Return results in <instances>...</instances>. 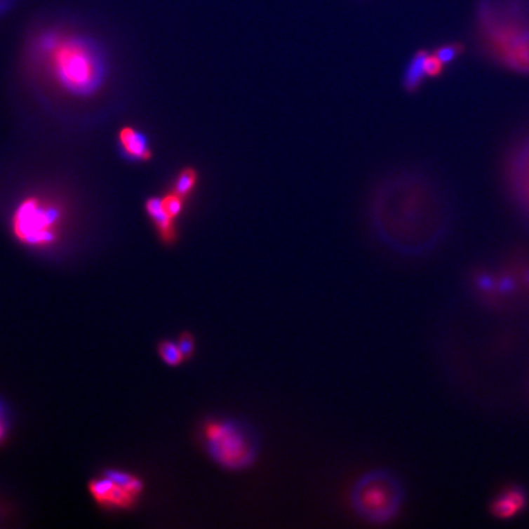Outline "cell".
Wrapping results in <instances>:
<instances>
[{"instance_id": "cell-1", "label": "cell", "mask_w": 529, "mask_h": 529, "mask_svg": "<svg viewBox=\"0 0 529 529\" xmlns=\"http://www.w3.org/2000/svg\"><path fill=\"white\" fill-rule=\"evenodd\" d=\"M381 184L370 203L371 225L381 243L403 255L433 249L450 225L443 195L427 179L402 174Z\"/></svg>"}, {"instance_id": "cell-2", "label": "cell", "mask_w": 529, "mask_h": 529, "mask_svg": "<svg viewBox=\"0 0 529 529\" xmlns=\"http://www.w3.org/2000/svg\"><path fill=\"white\" fill-rule=\"evenodd\" d=\"M476 29L493 60L529 74V0H479Z\"/></svg>"}, {"instance_id": "cell-3", "label": "cell", "mask_w": 529, "mask_h": 529, "mask_svg": "<svg viewBox=\"0 0 529 529\" xmlns=\"http://www.w3.org/2000/svg\"><path fill=\"white\" fill-rule=\"evenodd\" d=\"M41 54L49 77L67 95L88 98L100 91L106 69L87 44L49 34L41 41Z\"/></svg>"}, {"instance_id": "cell-4", "label": "cell", "mask_w": 529, "mask_h": 529, "mask_svg": "<svg viewBox=\"0 0 529 529\" xmlns=\"http://www.w3.org/2000/svg\"><path fill=\"white\" fill-rule=\"evenodd\" d=\"M202 434L208 456L226 471H246L260 455V433L246 420L213 419L205 424Z\"/></svg>"}, {"instance_id": "cell-5", "label": "cell", "mask_w": 529, "mask_h": 529, "mask_svg": "<svg viewBox=\"0 0 529 529\" xmlns=\"http://www.w3.org/2000/svg\"><path fill=\"white\" fill-rule=\"evenodd\" d=\"M349 499L353 510L361 518L373 525H384L399 515L406 490L394 471L376 468L356 479Z\"/></svg>"}, {"instance_id": "cell-6", "label": "cell", "mask_w": 529, "mask_h": 529, "mask_svg": "<svg viewBox=\"0 0 529 529\" xmlns=\"http://www.w3.org/2000/svg\"><path fill=\"white\" fill-rule=\"evenodd\" d=\"M64 217L63 207L58 202L29 196L13 213L11 232L22 246L47 249L58 243Z\"/></svg>"}, {"instance_id": "cell-7", "label": "cell", "mask_w": 529, "mask_h": 529, "mask_svg": "<svg viewBox=\"0 0 529 529\" xmlns=\"http://www.w3.org/2000/svg\"><path fill=\"white\" fill-rule=\"evenodd\" d=\"M88 491L98 505L108 510H129L144 491L139 476L121 469H108L88 483Z\"/></svg>"}, {"instance_id": "cell-8", "label": "cell", "mask_w": 529, "mask_h": 529, "mask_svg": "<svg viewBox=\"0 0 529 529\" xmlns=\"http://www.w3.org/2000/svg\"><path fill=\"white\" fill-rule=\"evenodd\" d=\"M505 180L512 199L529 215V135L521 140L507 156Z\"/></svg>"}, {"instance_id": "cell-9", "label": "cell", "mask_w": 529, "mask_h": 529, "mask_svg": "<svg viewBox=\"0 0 529 529\" xmlns=\"http://www.w3.org/2000/svg\"><path fill=\"white\" fill-rule=\"evenodd\" d=\"M145 210L147 212L151 221L154 222L159 238L164 246H174L178 241V229L175 220L169 216L162 207V201L159 196L147 199L145 203Z\"/></svg>"}, {"instance_id": "cell-10", "label": "cell", "mask_w": 529, "mask_h": 529, "mask_svg": "<svg viewBox=\"0 0 529 529\" xmlns=\"http://www.w3.org/2000/svg\"><path fill=\"white\" fill-rule=\"evenodd\" d=\"M119 144L123 152L135 161L147 162L152 159L149 140L141 131L133 126L121 128L119 131Z\"/></svg>"}, {"instance_id": "cell-11", "label": "cell", "mask_w": 529, "mask_h": 529, "mask_svg": "<svg viewBox=\"0 0 529 529\" xmlns=\"http://www.w3.org/2000/svg\"><path fill=\"white\" fill-rule=\"evenodd\" d=\"M525 505V495L517 488L502 491L491 504V512L499 518H510L518 514Z\"/></svg>"}, {"instance_id": "cell-12", "label": "cell", "mask_w": 529, "mask_h": 529, "mask_svg": "<svg viewBox=\"0 0 529 529\" xmlns=\"http://www.w3.org/2000/svg\"><path fill=\"white\" fill-rule=\"evenodd\" d=\"M428 49H419L409 60L402 80L404 91L415 93L423 85L424 80L427 79L425 59L428 57Z\"/></svg>"}, {"instance_id": "cell-13", "label": "cell", "mask_w": 529, "mask_h": 529, "mask_svg": "<svg viewBox=\"0 0 529 529\" xmlns=\"http://www.w3.org/2000/svg\"><path fill=\"white\" fill-rule=\"evenodd\" d=\"M198 170L193 167H185L179 172L177 178L174 180L172 192L178 194L179 196L187 200L194 193V190L198 185Z\"/></svg>"}, {"instance_id": "cell-14", "label": "cell", "mask_w": 529, "mask_h": 529, "mask_svg": "<svg viewBox=\"0 0 529 529\" xmlns=\"http://www.w3.org/2000/svg\"><path fill=\"white\" fill-rule=\"evenodd\" d=\"M159 354L167 366H180L185 361L183 353L179 348L178 342L175 343L169 340L161 342L159 344Z\"/></svg>"}, {"instance_id": "cell-15", "label": "cell", "mask_w": 529, "mask_h": 529, "mask_svg": "<svg viewBox=\"0 0 529 529\" xmlns=\"http://www.w3.org/2000/svg\"><path fill=\"white\" fill-rule=\"evenodd\" d=\"M463 51H464L463 44L453 42V43L438 46V48L434 49L433 52L445 65H448L455 62L463 53Z\"/></svg>"}, {"instance_id": "cell-16", "label": "cell", "mask_w": 529, "mask_h": 529, "mask_svg": "<svg viewBox=\"0 0 529 529\" xmlns=\"http://www.w3.org/2000/svg\"><path fill=\"white\" fill-rule=\"evenodd\" d=\"M161 201H162V207H163L164 211L167 212L169 216L177 221V218L183 212L184 203L187 200L170 190L169 193L164 195L163 198H161Z\"/></svg>"}, {"instance_id": "cell-17", "label": "cell", "mask_w": 529, "mask_h": 529, "mask_svg": "<svg viewBox=\"0 0 529 529\" xmlns=\"http://www.w3.org/2000/svg\"><path fill=\"white\" fill-rule=\"evenodd\" d=\"M446 65L435 55L434 52H429L428 57L425 59V72L427 77L436 79L443 74Z\"/></svg>"}, {"instance_id": "cell-18", "label": "cell", "mask_w": 529, "mask_h": 529, "mask_svg": "<svg viewBox=\"0 0 529 529\" xmlns=\"http://www.w3.org/2000/svg\"><path fill=\"white\" fill-rule=\"evenodd\" d=\"M178 346L185 359L193 356L194 349H195V341L189 332H184L180 335L178 340Z\"/></svg>"}, {"instance_id": "cell-19", "label": "cell", "mask_w": 529, "mask_h": 529, "mask_svg": "<svg viewBox=\"0 0 529 529\" xmlns=\"http://www.w3.org/2000/svg\"><path fill=\"white\" fill-rule=\"evenodd\" d=\"M5 433H6V428H5L4 418H3V414L0 412V441H3Z\"/></svg>"}]
</instances>
